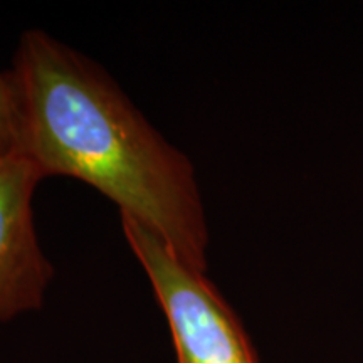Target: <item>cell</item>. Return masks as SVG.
<instances>
[{
  "label": "cell",
  "instance_id": "obj_2",
  "mask_svg": "<svg viewBox=\"0 0 363 363\" xmlns=\"http://www.w3.org/2000/svg\"><path fill=\"white\" fill-rule=\"evenodd\" d=\"M121 227L169 323L177 363H259L239 316L207 271L180 259L131 217L121 216Z\"/></svg>",
  "mask_w": 363,
  "mask_h": 363
},
{
  "label": "cell",
  "instance_id": "obj_4",
  "mask_svg": "<svg viewBox=\"0 0 363 363\" xmlns=\"http://www.w3.org/2000/svg\"><path fill=\"white\" fill-rule=\"evenodd\" d=\"M16 155V106L7 72H0V158Z\"/></svg>",
  "mask_w": 363,
  "mask_h": 363
},
{
  "label": "cell",
  "instance_id": "obj_3",
  "mask_svg": "<svg viewBox=\"0 0 363 363\" xmlns=\"http://www.w3.org/2000/svg\"><path fill=\"white\" fill-rule=\"evenodd\" d=\"M40 180L27 158H0V325L39 310L54 278L34 224L33 197Z\"/></svg>",
  "mask_w": 363,
  "mask_h": 363
},
{
  "label": "cell",
  "instance_id": "obj_1",
  "mask_svg": "<svg viewBox=\"0 0 363 363\" xmlns=\"http://www.w3.org/2000/svg\"><path fill=\"white\" fill-rule=\"evenodd\" d=\"M16 155L44 177H74L120 216L207 271L208 227L192 162L160 135L96 62L43 30H26L7 71Z\"/></svg>",
  "mask_w": 363,
  "mask_h": 363
}]
</instances>
